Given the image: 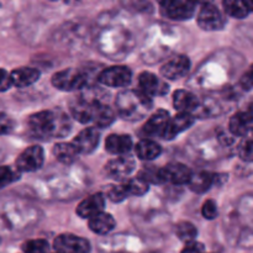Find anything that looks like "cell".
<instances>
[{
	"label": "cell",
	"instance_id": "7bdbcfd3",
	"mask_svg": "<svg viewBox=\"0 0 253 253\" xmlns=\"http://www.w3.org/2000/svg\"><path fill=\"white\" fill-rule=\"evenodd\" d=\"M252 131H253V130H252Z\"/></svg>",
	"mask_w": 253,
	"mask_h": 253
},
{
	"label": "cell",
	"instance_id": "ab89813d",
	"mask_svg": "<svg viewBox=\"0 0 253 253\" xmlns=\"http://www.w3.org/2000/svg\"><path fill=\"white\" fill-rule=\"evenodd\" d=\"M245 5L249 9V11L253 12V0H249V1H245Z\"/></svg>",
	"mask_w": 253,
	"mask_h": 253
},
{
	"label": "cell",
	"instance_id": "2e32d148",
	"mask_svg": "<svg viewBox=\"0 0 253 253\" xmlns=\"http://www.w3.org/2000/svg\"><path fill=\"white\" fill-rule=\"evenodd\" d=\"M169 114L166 110H158L148 119L147 123L142 127V133L148 137H153V136H161L162 137L163 132H165L166 127H167L168 123H169Z\"/></svg>",
	"mask_w": 253,
	"mask_h": 253
},
{
	"label": "cell",
	"instance_id": "1f68e13d",
	"mask_svg": "<svg viewBox=\"0 0 253 253\" xmlns=\"http://www.w3.org/2000/svg\"><path fill=\"white\" fill-rule=\"evenodd\" d=\"M106 195H108L109 199L114 203H120L128 197L124 183H120V184L116 185H110V187L108 188V190H106Z\"/></svg>",
	"mask_w": 253,
	"mask_h": 253
},
{
	"label": "cell",
	"instance_id": "8992f818",
	"mask_svg": "<svg viewBox=\"0 0 253 253\" xmlns=\"http://www.w3.org/2000/svg\"><path fill=\"white\" fill-rule=\"evenodd\" d=\"M53 246L57 253H90V244L83 237L72 234L59 235Z\"/></svg>",
	"mask_w": 253,
	"mask_h": 253
},
{
	"label": "cell",
	"instance_id": "4dcf8cb0",
	"mask_svg": "<svg viewBox=\"0 0 253 253\" xmlns=\"http://www.w3.org/2000/svg\"><path fill=\"white\" fill-rule=\"evenodd\" d=\"M19 175L20 172L17 169H12L7 166H1L0 167V189L19 179Z\"/></svg>",
	"mask_w": 253,
	"mask_h": 253
},
{
	"label": "cell",
	"instance_id": "f1b7e54d",
	"mask_svg": "<svg viewBox=\"0 0 253 253\" xmlns=\"http://www.w3.org/2000/svg\"><path fill=\"white\" fill-rule=\"evenodd\" d=\"M125 185V189L127 192L128 197L131 195H143L148 192V183L142 180L141 178H133V179H127L123 182Z\"/></svg>",
	"mask_w": 253,
	"mask_h": 253
},
{
	"label": "cell",
	"instance_id": "52a82bcc",
	"mask_svg": "<svg viewBox=\"0 0 253 253\" xmlns=\"http://www.w3.org/2000/svg\"><path fill=\"white\" fill-rule=\"evenodd\" d=\"M225 19L214 4L207 2L198 14V25L205 31H216L225 26Z\"/></svg>",
	"mask_w": 253,
	"mask_h": 253
},
{
	"label": "cell",
	"instance_id": "8d00e7d4",
	"mask_svg": "<svg viewBox=\"0 0 253 253\" xmlns=\"http://www.w3.org/2000/svg\"><path fill=\"white\" fill-rule=\"evenodd\" d=\"M242 89L245 90H251L253 89V64L249 68V71L242 76L241 81H240Z\"/></svg>",
	"mask_w": 253,
	"mask_h": 253
},
{
	"label": "cell",
	"instance_id": "484cf974",
	"mask_svg": "<svg viewBox=\"0 0 253 253\" xmlns=\"http://www.w3.org/2000/svg\"><path fill=\"white\" fill-rule=\"evenodd\" d=\"M175 234L179 237V240H182L185 244H190V242H194L195 237L198 235L197 227L193 224L188 221H182L175 226Z\"/></svg>",
	"mask_w": 253,
	"mask_h": 253
},
{
	"label": "cell",
	"instance_id": "44dd1931",
	"mask_svg": "<svg viewBox=\"0 0 253 253\" xmlns=\"http://www.w3.org/2000/svg\"><path fill=\"white\" fill-rule=\"evenodd\" d=\"M11 81L12 85L17 88H25L31 84L36 83L40 78V72L35 68L30 67H24V68H17L11 72Z\"/></svg>",
	"mask_w": 253,
	"mask_h": 253
},
{
	"label": "cell",
	"instance_id": "3957f363",
	"mask_svg": "<svg viewBox=\"0 0 253 253\" xmlns=\"http://www.w3.org/2000/svg\"><path fill=\"white\" fill-rule=\"evenodd\" d=\"M88 83V76L81 69L68 68L57 72L52 77V84L63 91H74L84 88Z\"/></svg>",
	"mask_w": 253,
	"mask_h": 253
},
{
	"label": "cell",
	"instance_id": "ffe728a7",
	"mask_svg": "<svg viewBox=\"0 0 253 253\" xmlns=\"http://www.w3.org/2000/svg\"><path fill=\"white\" fill-rule=\"evenodd\" d=\"M132 148V140L127 135H110L105 141V150L111 155L125 156Z\"/></svg>",
	"mask_w": 253,
	"mask_h": 253
},
{
	"label": "cell",
	"instance_id": "30bf717a",
	"mask_svg": "<svg viewBox=\"0 0 253 253\" xmlns=\"http://www.w3.org/2000/svg\"><path fill=\"white\" fill-rule=\"evenodd\" d=\"M136 167L135 160L130 156H118V158H114L110 162L106 163L104 168V173L108 178L113 179H124L128 177L133 172Z\"/></svg>",
	"mask_w": 253,
	"mask_h": 253
},
{
	"label": "cell",
	"instance_id": "603a6c76",
	"mask_svg": "<svg viewBox=\"0 0 253 253\" xmlns=\"http://www.w3.org/2000/svg\"><path fill=\"white\" fill-rule=\"evenodd\" d=\"M89 227L95 234L105 235L113 231L115 227V220L108 212H99L95 216L89 219Z\"/></svg>",
	"mask_w": 253,
	"mask_h": 253
},
{
	"label": "cell",
	"instance_id": "8fae6325",
	"mask_svg": "<svg viewBox=\"0 0 253 253\" xmlns=\"http://www.w3.org/2000/svg\"><path fill=\"white\" fill-rule=\"evenodd\" d=\"M161 178L163 183L172 184H188L192 178L193 172L182 163H169L166 167L161 168Z\"/></svg>",
	"mask_w": 253,
	"mask_h": 253
},
{
	"label": "cell",
	"instance_id": "7a4b0ae2",
	"mask_svg": "<svg viewBox=\"0 0 253 253\" xmlns=\"http://www.w3.org/2000/svg\"><path fill=\"white\" fill-rule=\"evenodd\" d=\"M152 100L140 90H125L116 98V108L123 119L128 121L141 120L152 108Z\"/></svg>",
	"mask_w": 253,
	"mask_h": 253
},
{
	"label": "cell",
	"instance_id": "f546056e",
	"mask_svg": "<svg viewBox=\"0 0 253 253\" xmlns=\"http://www.w3.org/2000/svg\"><path fill=\"white\" fill-rule=\"evenodd\" d=\"M22 251L25 253H48L49 245L43 239L30 240L22 245Z\"/></svg>",
	"mask_w": 253,
	"mask_h": 253
},
{
	"label": "cell",
	"instance_id": "9a60e30c",
	"mask_svg": "<svg viewBox=\"0 0 253 253\" xmlns=\"http://www.w3.org/2000/svg\"><path fill=\"white\" fill-rule=\"evenodd\" d=\"M104 207H105V197H104V194L95 193V194L85 198L77 207V214L83 217V219H91L99 212H103Z\"/></svg>",
	"mask_w": 253,
	"mask_h": 253
},
{
	"label": "cell",
	"instance_id": "e0dca14e",
	"mask_svg": "<svg viewBox=\"0 0 253 253\" xmlns=\"http://www.w3.org/2000/svg\"><path fill=\"white\" fill-rule=\"evenodd\" d=\"M195 119L192 114H178L174 118L170 119L169 123H168L167 127H166L165 132H163L162 137L165 140H173L177 135L182 133L183 131H185L187 128H189L190 126L194 124Z\"/></svg>",
	"mask_w": 253,
	"mask_h": 253
},
{
	"label": "cell",
	"instance_id": "d6986e66",
	"mask_svg": "<svg viewBox=\"0 0 253 253\" xmlns=\"http://www.w3.org/2000/svg\"><path fill=\"white\" fill-rule=\"evenodd\" d=\"M253 130V111H240L230 120V131L236 136H245Z\"/></svg>",
	"mask_w": 253,
	"mask_h": 253
},
{
	"label": "cell",
	"instance_id": "6da1fadb",
	"mask_svg": "<svg viewBox=\"0 0 253 253\" xmlns=\"http://www.w3.org/2000/svg\"><path fill=\"white\" fill-rule=\"evenodd\" d=\"M27 126L30 133L39 140L64 137L72 128L69 116L58 109L34 114L27 120Z\"/></svg>",
	"mask_w": 253,
	"mask_h": 253
},
{
	"label": "cell",
	"instance_id": "b9f144b4",
	"mask_svg": "<svg viewBox=\"0 0 253 253\" xmlns=\"http://www.w3.org/2000/svg\"><path fill=\"white\" fill-rule=\"evenodd\" d=\"M56 253H57V252H56Z\"/></svg>",
	"mask_w": 253,
	"mask_h": 253
},
{
	"label": "cell",
	"instance_id": "7c38bea8",
	"mask_svg": "<svg viewBox=\"0 0 253 253\" xmlns=\"http://www.w3.org/2000/svg\"><path fill=\"white\" fill-rule=\"evenodd\" d=\"M100 138V133L95 127L84 128L72 141V145L76 148L78 155L91 153L96 148Z\"/></svg>",
	"mask_w": 253,
	"mask_h": 253
},
{
	"label": "cell",
	"instance_id": "74e56055",
	"mask_svg": "<svg viewBox=\"0 0 253 253\" xmlns=\"http://www.w3.org/2000/svg\"><path fill=\"white\" fill-rule=\"evenodd\" d=\"M12 85L11 74L0 68V91H6Z\"/></svg>",
	"mask_w": 253,
	"mask_h": 253
},
{
	"label": "cell",
	"instance_id": "5b68a950",
	"mask_svg": "<svg viewBox=\"0 0 253 253\" xmlns=\"http://www.w3.org/2000/svg\"><path fill=\"white\" fill-rule=\"evenodd\" d=\"M132 73L125 66H115L106 68L99 74L98 79L101 84L111 88H124L131 83Z\"/></svg>",
	"mask_w": 253,
	"mask_h": 253
},
{
	"label": "cell",
	"instance_id": "ac0fdd59",
	"mask_svg": "<svg viewBox=\"0 0 253 253\" xmlns=\"http://www.w3.org/2000/svg\"><path fill=\"white\" fill-rule=\"evenodd\" d=\"M173 105L180 114H192L198 110L200 101L195 94L188 90H177L173 94Z\"/></svg>",
	"mask_w": 253,
	"mask_h": 253
},
{
	"label": "cell",
	"instance_id": "ba28073f",
	"mask_svg": "<svg viewBox=\"0 0 253 253\" xmlns=\"http://www.w3.org/2000/svg\"><path fill=\"white\" fill-rule=\"evenodd\" d=\"M44 152L40 146L26 148L16 160V169L19 172H35L43 165Z\"/></svg>",
	"mask_w": 253,
	"mask_h": 253
},
{
	"label": "cell",
	"instance_id": "9c48e42d",
	"mask_svg": "<svg viewBox=\"0 0 253 253\" xmlns=\"http://www.w3.org/2000/svg\"><path fill=\"white\" fill-rule=\"evenodd\" d=\"M162 12L168 19L183 20L190 19L194 15L197 4L193 1H183V0H174V1H163L161 2Z\"/></svg>",
	"mask_w": 253,
	"mask_h": 253
},
{
	"label": "cell",
	"instance_id": "60d3db41",
	"mask_svg": "<svg viewBox=\"0 0 253 253\" xmlns=\"http://www.w3.org/2000/svg\"><path fill=\"white\" fill-rule=\"evenodd\" d=\"M150 253H160V252H150Z\"/></svg>",
	"mask_w": 253,
	"mask_h": 253
},
{
	"label": "cell",
	"instance_id": "d590c367",
	"mask_svg": "<svg viewBox=\"0 0 253 253\" xmlns=\"http://www.w3.org/2000/svg\"><path fill=\"white\" fill-rule=\"evenodd\" d=\"M14 128V121L10 116L6 114L0 113V135H5V133L11 132Z\"/></svg>",
	"mask_w": 253,
	"mask_h": 253
},
{
	"label": "cell",
	"instance_id": "d4e9b609",
	"mask_svg": "<svg viewBox=\"0 0 253 253\" xmlns=\"http://www.w3.org/2000/svg\"><path fill=\"white\" fill-rule=\"evenodd\" d=\"M53 156L56 157L57 161H59L61 163L64 165H71L76 161L78 152L76 151V148L73 147L72 143H57L53 147Z\"/></svg>",
	"mask_w": 253,
	"mask_h": 253
},
{
	"label": "cell",
	"instance_id": "d6a6232c",
	"mask_svg": "<svg viewBox=\"0 0 253 253\" xmlns=\"http://www.w3.org/2000/svg\"><path fill=\"white\" fill-rule=\"evenodd\" d=\"M138 178L145 180L148 184L150 183H153V184H163L160 169H157L155 167H145V169L141 170L140 174H138Z\"/></svg>",
	"mask_w": 253,
	"mask_h": 253
},
{
	"label": "cell",
	"instance_id": "4fadbf2b",
	"mask_svg": "<svg viewBox=\"0 0 253 253\" xmlns=\"http://www.w3.org/2000/svg\"><path fill=\"white\" fill-rule=\"evenodd\" d=\"M138 90L147 96L165 95L168 91L167 83L150 72H143L138 77Z\"/></svg>",
	"mask_w": 253,
	"mask_h": 253
},
{
	"label": "cell",
	"instance_id": "7402d4cb",
	"mask_svg": "<svg viewBox=\"0 0 253 253\" xmlns=\"http://www.w3.org/2000/svg\"><path fill=\"white\" fill-rule=\"evenodd\" d=\"M215 178H216L215 174L205 172V170H200V172L193 173L188 185H189L192 192L198 193V194H203V193L208 192L210 189V187L214 184L215 180H216Z\"/></svg>",
	"mask_w": 253,
	"mask_h": 253
},
{
	"label": "cell",
	"instance_id": "cb8c5ba5",
	"mask_svg": "<svg viewBox=\"0 0 253 253\" xmlns=\"http://www.w3.org/2000/svg\"><path fill=\"white\" fill-rule=\"evenodd\" d=\"M135 152L138 158L143 161H152L162 153V148L158 143L151 140H142L136 145Z\"/></svg>",
	"mask_w": 253,
	"mask_h": 253
},
{
	"label": "cell",
	"instance_id": "4316f807",
	"mask_svg": "<svg viewBox=\"0 0 253 253\" xmlns=\"http://www.w3.org/2000/svg\"><path fill=\"white\" fill-rule=\"evenodd\" d=\"M224 9L226 14L232 17H236V19H244L250 12L245 5V1H235V0L224 1Z\"/></svg>",
	"mask_w": 253,
	"mask_h": 253
},
{
	"label": "cell",
	"instance_id": "f35d334b",
	"mask_svg": "<svg viewBox=\"0 0 253 253\" xmlns=\"http://www.w3.org/2000/svg\"><path fill=\"white\" fill-rule=\"evenodd\" d=\"M182 253H204V247L202 244H198L195 241L190 242V244H187Z\"/></svg>",
	"mask_w": 253,
	"mask_h": 253
},
{
	"label": "cell",
	"instance_id": "e575fe53",
	"mask_svg": "<svg viewBox=\"0 0 253 253\" xmlns=\"http://www.w3.org/2000/svg\"><path fill=\"white\" fill-rule=\"evenodd\" d=\"M202 214L205 219L212 220L217 216V207L214 200H207L203 205Z\"/></svg>",
	"mask_w": 253,
	"mask_h": 253
},
{
	"label": "cell",
	"instance_id": "836d02e7",
	"mask_svg": "<svg viewBox=\"0 0 253 253\" xmlns=\"http://www.w3.org/2000/svg\"><path fill=\"white\" fill-rule=\"evenodd\" d=\"M239 156L245 162L253 163V140H244L240 143Z\"/></svg>",
	"mask_w": 253,
	"mask_h": 253
},
{
	"label": "cell",
	"instance_id": "5bb4252c",
	"mask_svg": "<svg viewBox=\"0 0 253 253\" xmlns=\"http://www.w3.org/2000/svg\"><path fill=\"white\" fill-rule=\"evenodd\" d=\"M189 58L187 56L179 54V56L173 57L166 64H163V67L161 68V73H162V76L165 78L170 79V81H177V79H180L182 77H184L189 72Z\"/></svg>",
	"mask_w": 253,
	"mask_h": 253
},
{
	"label": "cell",
	"instance_id": "83f0119b",
	"mask_svg": "<svg viewBox=\"0 0 253 253\" xmlns=\"http://www.w3.org/2000/svg\"><path fill=\"white\" fill-rule=\"evenodd\" d=\"M114 120H115V114H114V111L108 105L101 103V105L98 109V113H96L94 124L98 127H106V126L111 125L114 123Z\"/></svg>",
	"mask_w": 253,
	"mask_h": 253
},
{
	"label": "cell",
	"instance_id": "277c9868",
	"mask_svg": "<svg viewBox=\"0 0 253 253\" xmlns=\"http://www.w3.org/2000/svg\"><path fill=\"white\" fill-rule=\"evenodd\" d=\"M101 101L98 99H91L88 96H81L71 103V114L77 121L82 124L94 123L99 106Z\"/></svg>",
	"mask_w": 253,
	"mask_h": 253
}]
</instances>
